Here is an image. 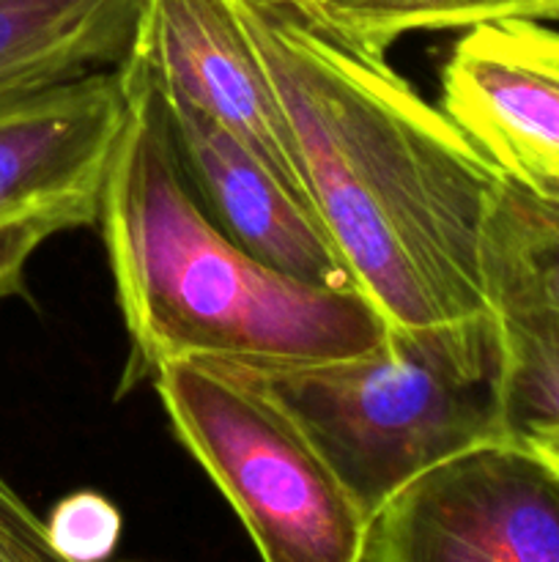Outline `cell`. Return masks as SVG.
I'll use <instances>...</instances> for the list:
<instances>
[{"label":"cell","instance_id":"cell-1","mask_svg":"<svg viewBox=\"0 0 559 562\" xmlns=\"http://www.w3.org/2000/svg\"><path fill=\"white\" fill-rule=\"evenodd\" d=\"M269 66L307 201L387 327L491 318L486 225L502 176L400 77L307 25L241 0Z\"/></svg>","mask_w":559,"mask_h":562},{"label":"cell","instance_id":"cell-2","mask_svg":"<svg viewBox=\"0 0 559 562\" xmlns=\"http://www.w3.org/2000/svg\"><path fill=\"white\" fill-rule=\"evenodd\" d=\"M129 113L96 225L129 338L118 395L170 362L280 371L376 349L384 318L360 291L280 272L230 239L197 203L168 135L157 86L129 64Z\"/></svg>","mask_w":559,"mask_h":562},{"label":"cell","instance_id":"cell-3","mask_svg":"<svg viewBox=\"0 0 559 562\" xmlns=\"http://www.w3.org/2000/svg\"><path fill=\"white\" fill-rule=\"evenodd\" d=\"M250 373L294 412L367 516L433 467L502 439L497 316L387 327L365 355Z\"/></svg>","mask_w":559,"mask_h":562},{"label":"cell","instance_id":"cell-4","mask_svg":"<svg viewBox=\"0 0 559 562\" xmlns=\"http://www.w3.org/2000/svg\"><path fill=\"white\" fill-rule=\"evenodd\" d=\"M151 384L263 562H365L370 516L255 373L186 360L164 366Z\"/></svg>","mask_w":559,"mask_h":562},{"label":"cell","instance_id":"cell-5","mask_svg":"<svg viewBox=\"0 0 559 562\" xmlns=\"http://www.w3.org/2000/svg\"><path fill=\"white\" fill-rule=\"evenodd\" d=\"M365 562H559V467L510 439L477 445L370 516Z\"/></svg>","mask_w":559,"mask_h":562},{"label":"cell","instance_id":"cell-6","mask_svg":"<svg viewBox=\"0 0 559 562\" xmlns=\"http://www.w3.org/2000/svg\"><path fill=\"white\" fill-rule=\"evenodd\" d=\"M126 113L121 69L0 93V228L42 223L64 234L96 225Z\"/></svg>","mask_w":559,"mask_h":562},{"label":"cell","instance_id":"cell-7","mask_svg":"<svg viewBox=\"0 0 559 562\" xmlns=\"http://www.w3.org/2000/svg\"><path fill=\"white\" fill-rule=\"evenodd\" d=\"M124 64L219 121L307 201L283 104L241 0H142Z\"/></svg>","mask_w":559,"mask_h":562},{"label":"cell","instance_id":"cell-8","mask_svg":"<svg viewBox=\"0 0 559 562\" xmlns=\"http://www.w3.org/2000/svg\"><path fill=\"white\" fill-rule=\"evenodd\" d=\"M442 110L502 181L559 201V31L504 20L464 31L442 66Z\"/></svg>","mask_w":559,"mask_h":562},{"label":"cell","instance_id":"cell-9","mask_svg":"<svg viewBox=\"0 0 559 562\" xmlns=\"http://www.w3.org/2000/svg\"><path fill=\"white\" fill-rule=\"evenodd\" d=\"M159 97L181 173L230 239L290 278L356 291L343 256L299 192L212 115L173 93Z\"/></svg>","mask_w":559,"mask_h":562},{"label":"cell","instance_id":"cell-10","mask_svg":"<svg viewBox=\"0 0 559 562\" xmlns=\"http://www.w3.org/2000/svg\"><path fill=\"white\" fill-rule=\"evenodd\" d=\"M140 5L142 0H0V93L118 69Z\"/></svg>","mask_w":559,"mask_h":562},{"label":"cell","instance_id":"cell-11","mask_svg":"<svg viewBox=\"0 0 559 562\" xmlns=\"http://www.w3.org/2000/svg\"><path fill=\"white\" fill-rule=\"evenodd\" d=\"M499 329V428L502 439L559 461V311L507 305Z\"/></svg>","mask_w":559,"mask_h":562},{"label":"cell","instance_id":"cell-12","mask_svg":"<svg viewBox=\"0 0 559 562\" xmlns=\"http://www.w3.org/2000/svg\"><path fill=\"white\" fill-rule=\"evenodd\" d=\"M296 16L356 53L387 60L406 33L469 31L504 20L559 22V0H321Z\"/></svg>","mask_w":559,"mask_h":562},{"label":"cell","instance_id":"cell-13","mask_svg":"<svg viewBox=\"0 0 559 562\" xmlns=\"http://www.w3.org/2000/svg\"><path fill=\"white\" fill-rule=\"evenodd\" d=\"M482 267L493 311L507 305L559 311V201L502 181L486 225Z\"/></svg>","mask_w":559,"mask_h":562},{"label":"cell","instance_id":"cell-14","mask_svg":"<svg viewBox=\"0 0 559 562\" xmlns=\"http://www.w3.org/2000/svg\"><path fill=\"white\" fill-rule=\"evenodd\" d=\"M44 525L53 547L71 562H110L124 530L118 508L96 492L64 497Z\"/></svg>","mask_w":559,"mask_h":562},{"label":"cell","instance_id":"cell-15","mask_svg":"<svg viewBox=\"0 0 559 562\" xmlns=\"http://www.w3.org/2000/svg\"><path fill=\"white\" fill-rule=\"evenodd\" d=\"M0 562H71L49 541L44 519L0 472ZM146 562V560H121Z\"/></svg>","mask_w":559,"mask_h":562},{"label":"cell","instance_id":"cell-16","mask_svg":"<svg viewBox=\"0 0 559 562\" xmlns=\"http://www.w3.org/2000/svg\"><path fill=\"white\" fill-rule=\"evenodd\" d=\"M58 234L42 223L9 225L0 228V302L25 291V272L33 252Z\"/></svg>","mask_w":559,"mask_h":562},{"label":"cell","instance_id":"cell-17","mask_svg":"<svg viewBox=\"0 0 559 562\" xmlns=\"http://www.w3.org/2000/svg\"><path fill=\"white\" fill-rule=\"evenodd\" d=\"M255 3L269 5V9H283V11H294V14H301V11L321 3V0H255Z\"/></svg>","mask_w":559,"mask_h":562},{"label":"cell","instance_id":"cell-18","mask_svg":"<svg viewBox=\"0 0 559 562\" xmlns=\"http://www.w3.org/2000/svg\"><path fill=\"white\" fill-rule=\"evenodd\" d=\"M551 464H554V467H559V461H551Z\"/></svg>","mask_w":559,"mask_h":562}]
</instances>
